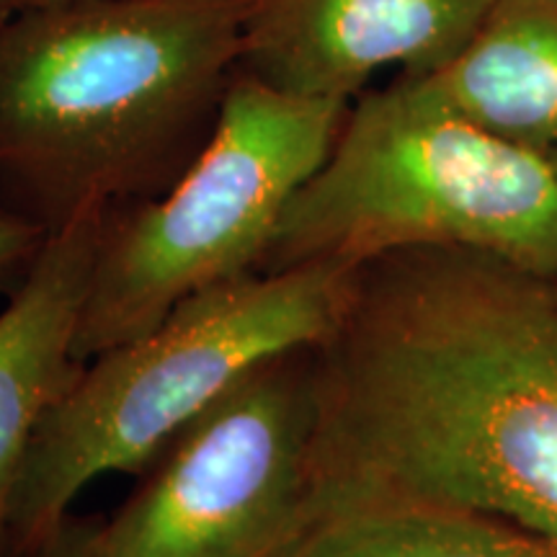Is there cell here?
<instances>
[{
	"mask_svg": "<svg viewBox=\"0 0 557 557\" xmlns=\"http://www.w3.org/2000/svg\"><path fill=\"white\" fill-rule=\"evenodd\" d=\"M302 527L369 506H444L557 542V289L459 246L354 267L312 346Z\"/></svg>",
	"mask_w": 557,
	"mask_h": 557,
	"instance_id": "6da1fadb",
	"label": "cell"
},
{
	"mask_svg": "<svg viewBox=\"0 0 557 557\" xmlns=\"http://www.w3.org/2000/svg\"><path fill=\"white\" fill-rule=\"evenodd\" d=\"M250 0H41L0 16V207L58 235L163 197L205 150Z\"/></svg>",
	"mask_w": 557,
	"mask_h": 557,
	"instance_id": "7a4b0ae2",
	"label": "cell"
},
{
	"mask_svg": "<svg viewBox=\"0 0 557 557\" xmlns=\"http://www.w3.org/2000/svg\"><path fill=\"white\" fill-rule=\"evenodd\" d=\"M354 267L253 271L181 302L145 336L107 348L41 418L11 504V557L60 524L109 472L145 475L181 431L248 372L312 348L336 323Z\"/></svg>",
	"mask_w": 557,
	"mask_h": 557,
	"instance_id": "3957f363",
	"label": "cell"
},
{
	"mask_svg": "<svg viewBox=\"0 0 557 557\" xmlns=\"http://www.w3.org/2000/svg\"><path fill=\"white\" fill-rule=\"evenodd\" d=\"M459 246L557 278V165L475 127L416 75L359 96L333 148L282 214L263 274Z\"/></svg>",
	"mask_w": 557,
	"mask_h": 557,
	"instance_id": "277c9868",
	"label": "cell"
},
{
	"mask_svg": "<svg viewBox=\"0 0 557 557\" xmlns=\"http://www.w3.org/2000/svg\"><path fill=\"white\" fill-rule=\"evenodd\" d=\"M348 107L282 94L238 70L218 127L184 176L103 225L75 336L78 359L145 336L189 297L259 271Z\"/></svg>",
	"mask_w": 557,
	"mask_h": 557,
	"instance_id": "5b68a950",
	"label": "cell"
},
{
	"mask_svg": "<svg viewBox=\"0 0 557 557\" xmlns=\"http://www.w3.org/2000/svg\"><path fill=\"white\" fill-rule=\"evenodd\" d=\"M312 429V348L263 361L101 519L99 557H276L305 521Z\"/></svg>",
	"mask_w": 557,
	"mask_h": 557,
	"instance_id": "8992f818",
	"label": "cell"
},
{
	"mask_svg": "<svg viewBox=\"0 0 557 557\" xmlns=\"http://www.w3.org/2000/svg\"><path fill=\"white\" fill-rule=\"evenodd\" d=\"M493 0H250L240 73L302 99L351 103L374 75L455 58Z\"/></svg>",
	"mask_w": 557,
	"mask_h": 557,
	"instance_id": "52a82bcc",
	"label": "cell"
},
{
	"mask_svg": "<svg viewBox=\"0 0 557 557\" xmlns=\"http://www.w3.org/2000/svg\"><path fill=\"white\" fill-rule=\"evenodd\" d=\"M109 218L50 235L0 310V557H11V504L34 434L86 364L75 336Z\"/></svg>",
	"mask_w": 557,
	"mask_h": 557,
	"instance_id": "ba28073f",
	"label": "cell"
},
{
	"mask_svg": "<svg viewBox=\"0 0 557 557\" xmlns=\"http://www.w3.org/2000/svg\"><path fill=\"white\" fill-rule=\"evenodd\" d=\"M416 78L475 127L549 156L557 150V0H493L455 58Z\"/></svg>",
	"mask_w": 557,
	"mask_h": 557,
	"instance_id": "9c48e42d",
	"label": "cell"
},
{
	"mask_svg": "<svg viewBox=\"0 0 557 557\" xmlns=\"http://www.w3.org/2000/svg\"><path fill=\"white\" fill-rule=\"evenodd\" d=\"M276 557H557V542L444 506H369L302 527Z\"/></svg>",
	"mask_w": 557,
	"mask_h": 557,
	"instance_id": "30bf717a",
	"label": "cell"
},
{
	"mask_svg": "<svg viewBox=\"0 0 557 557\" xmlns=\"http://www.w3.org/2000/svg\"><path fill=\"white\" fill-rule=\"evenodd\" d=\"M47 238L37 225L0 207V295L9 297L24 282Z\"/></svg>",
	"mask_w": 557,
	"mask_h": 557,
	"instance_id": "8fae6325",
	"label": "cell"
},
{
	"mask_svg": "<svg viewBox=\"0 0 557 557\" xmlns=\"http://www.w3.org/2000/svg\"><path fill=\"white\" fill-rule=\"evenodd\" d=\"M99 527L101 519L67 513L32 547L13 557H99Z\"/></svg>",
	"mask_w": 557,
	"mask_h": 557,
	"instance_id": "7c38bea8",
	"label": "cell"
},
{
	"mask_svg": "<svg viewBox=\"0 0 557 557\" xmlns=\"http://www.w3.org/2000/svg\"><path fill=\"white\" fill-rule=\"evenodd\" d=\"M34 0H0V16H5V13L16 11V9H24V5H32Z\"/></svg>",
	"mask_w": 557,
	"mask_h": 557,
	"instance_id": "4fadbf2b",
	"label": "cell"
},
{
	"mask_svg": "<svg viewBox=\"0 0 557 557\" xmlns=\"http://www.w3.org/2000/svg\"><path fill=\"white\" fill-rule=\"evenodd\" d=\"M549 158H553V163L557 165V150H555V152H549ZM555 289H557V278H555Z\"/></svg>",
	"mask_w": 557,
	"mask_h": 557,
	"instance_id": "5bb4252c",
	"label": "cell"
},
{
	"mask_svg": "<svg viewBox=\"0 0 557 557\" xmlns=\"http://www.w3.org/2000/svg\"><path fill=\"white\" fill-rule=\"evenodd\" d=\"M34 3H41V0H34Z\"/></svg>",
	"mask_w": 557,
	"mask_h": 557,
	"instance_id": "9a60e30c",
	"label": "cell"
}]
</instances>
